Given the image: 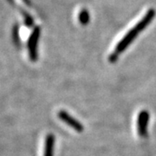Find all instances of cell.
Instances as JSON below:
<instances>
[{
    "label": "cell",
    "instance_id": "1",
    "mask_svg": "<svg viewBox=\"0 0 156 156\" xmlns=\"http://www.w3.org/2000/svg\"><path fill=\"white\" fill-rule=\"evenodd\" d=\"M154 11L153 10H150L147 13L145 17L140 21V23H138L132 30H130L127 33V35L121 40L119 44H117L115 50V54L113 56H117L120 53H122V51L126 50V48L132 43V41L137 37V35L150 23L152 18H154Z\"/></svg>",
    "mask_w": 156,
    "mask_h": 156
},
{
    "label": "cell",
    "instance_id": "2",
    "mask_svg": "<svg viewBox=\"0 0 156 156\" xmlns=\"http://www.w3.org/2000/svg\"><path fill=\"white\" fill-rule=\"evenodd\" d=\"M58 117L61 121H62L64 123H66L68 126L72 128L74 130L77 131L78 133H81L84 129L82 123L78 122L77 120H76L74 117L71 116L69 114H68L67 112L64 111V110H61L58 113Z\"/></svg>",
    "mask_w": 156,
    "mask_h": 156
},
{
    "label": "cell",
    "instance_id": "3",
    "mask_svg": "<svg viewBox=\"0 0 156 156\" xmlns=\"http://www.w3.org/2000/svg\"><path fill=\"white\" fill-rule=\"evenodd\" d=\"M148 122H149V113L147 110H142L138 115V120H137L138 134L140 137L147 136Z\"/></svg>",
    "mask_w": 156,
    "mask_h": 156
},
{
    "label": "cell",
    "instance_id": "4",
    "mask_svg": "<svg viewBox=\"0 0 156 156\" xmlns=\"http://www.w3.org/2000/svg\"><path fill=\"white\" fill-rule=\"evenodd\" d=\"M37 38H38V33L36 31L32 35V37L30 39L29 44V52H30V57L32 61L37 60Z\"/></svg>",
    "mask_w": 156,
    "mask_h": 156
},
{
    "label": "cell",
    "instance_id": "5",
    "mask_svg": "<svg viewBox=\"0 0 156 156\" xmlns=\"http://www.w3.org/2000/svg\"><path fill=\"white\" fill-rule=\"evenodd\" d=\"M54 145H55V137L52 134H48L45 139L44 154V156H53L54 152Z\"/></svg>",
    "mask_w": 156,
    "mask_h": 156
},
{
    "label": "cell",
    "instance_id": "6",
    "mask_svg": "<svg viewBox=\"0 0 156 156\" xmlns=\"http://www.w3.org/2000/svg\"><path fill=\"white\" fill-rule=\"evenodd\" d=\"M79 20L81 23L83 24H86L88 23L89 20V15L88 13V11L86 10H83V11L80 12V15H79Z\"/></svg>",
    "mask_w": 156,
    "mask_h": 156
}]
</instances>
